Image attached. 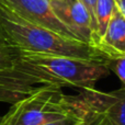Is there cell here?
<instances>
[{"instance_id":"1","label":"cell","mask_w":125,"mask_h":125,"mask_svg":"<svg viewBox=\"0 0 125 125\" xmlns=\"http://www.w3.org/2000/svg\"><path fill=\"white\" fill-rule=\"evenodd\" d=\"M110 75L104 62L41 53L20 52L12 79L20 98L42 86L92 89Z\"/></svg>"},{"instance_id":"2","label":"cell","mask_w":125,"mask_h":125,"mask_svg":"<svg viewBox=\"0 0 125 125\" xmlns=\"http://www.w3.org/2000/svg\"><path fill=\"white\" fill-rule=\"evenodd\" d=\"M0 28L20 52L61 55L105 64L106 57L95 46L32 23L3 0H0Z\"/></svg>"},{"instance_id":"3","label":"cell","mask_w":125,"mask_h":125,"mask_svg":"<svg viewBox=\"0 0 125 125\" xmlns=\"http://www.w3.org/2000/svg\"><path fill=\"white\" fill-rule=\"evenodd\" d=\"M73 114L61 88L42 86L22 98L2 115L7 125H43Z\"/></svg>"},{"instance_id":"4","label":"cell","mask_w":125,"mask_h":125,"mask_svg":"<svg viewBox=\"0 0 125 125\" xmlns=\"http://www.w3.org/2000/svg\"><path fill=\"white\" fill-rule=\"evenodd\" d=\"M71 113L86 125H125V88L103 92L81 89L77 94H66Z\"/></svg>"},{"instance_id":"5","label":"cell","mask_w":125,"mask_h":125,"mask_svg":"<svg viewBox=\"0 0 125 125\" xmlns=\"http://www.w3.org/2000/svg\"><path fill=\"white\" fill-rule=\"evenodd\" d=\"M9 7L24 19L36 25L62 34L69 39L78 40L70 30L57 18L50 0H3Z\"/></svg>"},{"instance_id":"6","label":"cell","mask_w":125,"mask_h":125,"mask_svg":"<svg viewBox=\"0 0 125 125\" xmlns=\"http://www.w3.org/2000/svg\"><path fill=\"white\" fill-rule=\"evenodd\" d=\"M59 20L79 41L93 45L94 32L86 7L78 0H50Z\"/></svg>"},{"instance_id":"7","label":"cell","mask_w":125,"mask_h":125,"mask_svg":"<svg viewBox=\"0 0 125 125\" xmlns=\"http://www.w3.org/2000/svg\"><path fill=\"white\" fill-rule=\"evenodd\" d=\"M20 51L10 42L0 28V102L15 103L21 100L13 84V70Z\"/></svg>"},{"instance_id":"8","label":"cell","mask_w":125,"mask_h":125,"mask_svg":"<svg viewBox=\"0 0 125 125\" xmlns=\"http://www.w3.org/2000/svg\"><path fill=\"white\" fill-rule=\"evenodd\" d=\"M97 48L106 58L125 56V15L115 9Z\"/></svg>"},{"instance_id":"9","label":"cell","mask_w":125,"mask_h":125,"mask_svg":"<svg viewBox=\"0 0 125 125\" xmlns=\"http://www.w3.org/2000/svg\"><path fill=\"white\" fill-rule=\"evenodd\" d=\"M115 6L113 0H97L94 6V43L97 47L100 39L102 37L113 13Z\"/></svg>"},{"instance_id":"10","label":"cell","mask_w":125,"mask_h":125,"mask_svg":"<svg viewBox=\"0 0 125 125\" xmlns=\"http://www.w3.org/2000/svg\"><path fill=\"white\" fill-rule=\"evenodd\" d=\"M105 66L110 71L116 75V77L120 79L122 84L125 83V56L116 57V58H106Z\"/></svg>"},{"instance_id":"11","label":"cell","mask_w":125,"mask_h":125,"mask_svg":"<svg viewBox=\"0 0 125 125\" xmlns=\"http://www.w3.org/2000/svg\"><path fill=\"white\" fill-rule=\"evenodd\" d=\"M82 123V121L73 113V114L68 115L67 117H64V119L57 120V121H53L50 122V123H46L43 125H80Z\"/></svg>"},{"instance_id":"12","label":"cell","mask_w":125,"mask_h":125,"mask_svg":"<svg viewBox=\"0 0 125 125\" xmlns=\"http://www.w3.org/2000/svg\"><path fill=\"white\" fill-rule=\"evenodd\" d=\"M82 4L86 7L87 11L89 12L91 18V22H92V28H93V32H94V6H95V2L97 0H81ZM94 43V41H93ZM94 46V45H93Z\"/></svg>"},{"instance_id":"13","label":"cell","mask_w":125,"mask_h":125,"mask_svg":"<svg viewBox=\"0 0 125 125\" xmlns=\"http://www.w3.org/2000/svg\"><path fill=\"white\" fill-rule=\"evenodd\" d=\"M115 9L125 15V0H113Z\"/></svg>"},{"instance_id":"14","label":"cell","mask_w":125,"mask_h":125,"mask_svg":"<svg viewBox=\"0 0 125 125\" xmlns=\"http://www.w3.org/2000/svg\"><path fill=\"white\" fill-rule=\"evenodd\" d=\"M0 125H7L6 122H4V120H3V117H2V115H1V120H0Z\"/></svg>"},{"instance_id":"15","label":"cell","mask_w":125,"mask_h":125,"mask_svg":"<svg viewBox=\"0 0 125 125\" xmlns=\"http://www.w3.org/2000/svg\"><path fill=\"white\" fill-rule=\"evenodd\" d=\"M80 125H86V124H84V123H83V122H82V123H81V124H80Z\"/></svg>"},{"instance_id":"16","label":"cell","mask_w":125,"mask_h":125,"mask_svg":"<svg viewBox=\"0 0 125 125\" xmlns=\"http://www.w3.org/2000/svg\"><path fill=\"white\" fill-rule=\"evenodd\" d=\"M78 1H80V2H81V0H78ZM81 3H82V2H81Z\"/></svg>"},{"instance_id":"17","label":"cell","mask_w":125,"mask_h":125,"mask_svg":"<svg viewBox=\"0 0 125 125\" xmlns=\"http://www.w3.org/2000/svg\"><path fill=\"white\" fill-rule=\"evenodd\" d=\"M0 120H1V115H0Z\"/></svg>"}]
</instances>
